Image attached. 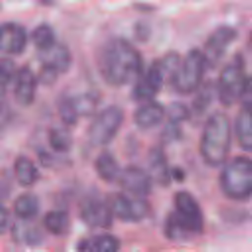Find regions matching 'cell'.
<instances>
[{"label": "cell", "instance_id": "1", "mask_svg": "<svg viewBox=\"0 0 252 252\" xmlns=\"http://www.w3.org/2000/svg\"><path fill=\"white\" fill-rule=\"evenodd\" d=\"M97 67L104 82L118 88L136 82L143 75V58L127 39L111 37L98 51Z\"/></svg>", "mask_w": 252, "mask_h": 252}, {"label": "cell", "instance_id": "2", "mask_svg": "<svg viewBox=\"0 0 252 252\" xmlns=\"http://www.w3.org/2000/svg\"><path fill=\"white\" fill-rule=\"evenodd\" d=\"M175 210L165 219L163 232L167 239L183 241L204 231L205 220L203 211L188 191L181 190L174 195Z\"/></svg>", "mask_w": 252, "mask_h": 252}, {"label": "cell", "instance_id": "3", "mask_svg": "<svg viewBox=\"0 0 252 252\" xmlns=\"http://www.w3.org/2000/svg\"><path fill=\"white\" fill-rule=\"evenodd\" d=\"M231 145V126L227 115L221 111L211 114L203 127L199 151L204 162L212 167L225 163Z\"/></svg>", "mask_w": 252, "mask_h": 252}, {"label": "cell", "instance_id": "4", "mask_svg": "<svg viewBox=\"0 0 252 252\" xmlns=\"http://www.w3.org/2000/svg\"><path fill=\"white\" fill-rule=\"evenodd\" d=\"M222 194L233 201H246L252 197V159L235 157L225 162L219 178Z\"/></svg>", "mask_w": 252, "mask_h": 252}, {"label": "cell", "instance_id": "5", "mask_svg": "<svg viewBox=\"0 0 252 252\" xmlns=\"http://www.w3.org/2000/svg\"><path fill=\"white\" fill-rule=\"evenodd\" d=\"M207 62L203 51L191 49L179 67L170 74L169 83L172 90L182 95L195 93L203 83Z\"/></svg>", "mask_w": 252, "mask_h": 252}, {"label": "cell", "instance_id": "6", "mask_svg": "<svg viewBox=\"0 0 252 252\" xmlns=\"http://www.w3.org/2000/svg\"><path fill=\"white\" fill-rule=\"evenodd\" d=\"M247 76L243 57L235 55L221 69L217 84V97L219 101L229 107L241 99Z\"/></svg>", "mask_w": 252, "mask_h": 252}, {"label": "cell", "instance_id": "7", "mask_svg": "<svg viewBox=\"0 0 252 252\" xmlns=\"http://www.w3.org/2000/svg\"><path fill=\"white\" fill-rule=\"evenodd\" d=\"M124 121L123 109L109 105L99 111L88 128V139L93 146L108 145L118 134Z\"/></svg>", "mask_w": 252, "mask_h": 252}, {"label": "cell", "instance_id": "8", "mask_svg": "<svg viewBox=\"0 0 252 252\" xmlns=\"http://www.w3.org/2000/svg\"><path fill=\"white\" fill-rule=\"evenodd\" d=\"M114 217L124 222H139L150 213V205L142 197L114 193L108 198Z\"/></svg>", "mask_w": 252, "mask_h": 252}, {"label": "cell", "instance_id": "9", "mask_svg": "<svg viewBox=\"0 0 252 252\" xmlns=\"http://www.w3.org/2000/svg\"><path fill=\"white\" fill-rule=\"evenodd\" d=\"M79 216L82 221L92 228H109L113 221V212L108 199L96 195L85 198L80 204Z\"/></svg>", "mask_w": 252, "mask_h": 252}, {"label": "cell", "instance_id": "10", "mask_svg": "<svg viewBox=\"0 0 252 252\" xmlns=\"http://www.w3.org/2000/svg\"><path fill=\"white\" fill-rule=\"evenodd\" d=\"M236 37V30L229 26H220L208 36L203 53L209 68H215L220 62Z\"/></svg>", "mask_w": 252, "mask_h": 252}, {"label": "cell", "instance_id": "11", "mask_svg": "<svg viewBox=\"0 0 252 252\" xmlns=\"http://www.w3.org/2000/svg\"><path fill=\"white\" fill-rule=\"evenodd\" d=\"M164 72L160 61H154L147 72L134 83L131 93L132 98L142 102L152 100L163 86Z\"/></svg>", "mask_w": 252, "mask_h": 252}, {"label": "cell", "instance_id": "12", "mask_svg": "<svg viewBox=\"0 0 252 252\" xmlns=\"http://www.w3.org/2000/svg\"><path fill=\"white\" fill-rule=\"evenodd\" d=\"M118 182L126 193L142 198L151 194L155 183L149 171L137 165L123 168Z\"/></svg>", "mask_w": 252, "mask_h": 252}, {"label": "cell", "instance_id": "13", "mask_svg": "<svg viewBox=\"0 0 252 252\" xmlns=\"http://www.w3.org/2000/svg\"><path fill=\"white\" fill-rule=\"evenodd\" d=\"M37 81L31 68L25 66L18 70L14 80L13 94L19 105L27 107L32 104L35 98Z\"/></svg>", "mask_w": 252, "mask_h": 252}, {"label": "cell", "instance_id": "14", "mask_svg": "<svg viewBox=\"0 0 252 252\" xmlns=\"http://www.w3.org/2000/svg\"><path fill=\"white\" fill-rule=\"evenodd\" d=\"M28 44V33L26 29L16 23H4L1 26L0 47L1 50L10 55L22 54Z\"/></svg>", "mask_w": 252, "mask_h": 252}, {"label": "cell", "instance_id": "15", "mask_svg": "<svg viewBox=\"0 0 252 252\" xmlns=\"http://www.w3.org/2000/svg\"><path fill=\"white\" fill-rule=\"evenodd\" d=\"M148 171L155 183L161 187H168L172 180L171 168L163 150L160 147H154L150 150L147 158Z\"/></svg>", "mask_w": 252, "mask_h": 252}, {"label": "cell", "instance_id": "16", "mask_svg": "<svg viewBox=\"0 0 252 252\" xmlns=\"http://www.w3.org/2000/svg\"><path fill=\"white\" fill-rule=\"evenodd\" d=\"M165 117L164 106L155 100H149L140 105L133 114L135 125L142 130H149L159 125Z\"/></svg>", "mask_w": 252, "mask_h": 252}, {"label": "cell", "instance_id": "17", "mask_svg": "<svg viewBox=\"0 0 252 252\" xmlns=\"http://www.w3.org/2000/svg\"><path fill=\"white\" fill-rule=\"evenodd\" d=\"M78 252H118L120 240L110 233H99L81 239L77 244Z\"/></svg>", "mask_w": 252, "mask_h": 252}, {"label": "cell", "instance_id": "18", "mask_svg": "<svg viewBox=\"0 0 252 252\" xmlns=\"http://www.w3.org/2000/svg\"><path fill=\"white\" fill-rule=\"evenodd\" d=\"M234 133L239 147L247 153H252V108L242 106L236 115Z\"/></svg>", "mask_w": 252, "mask_h": 252}, {"label": "cell", "instance_id": "19", "mask_svg": "<svg viewBox=\"0 0 252 252\" xmlns=\"http://www.w3.org/2000/svg\"><path fill=\"white\" fill-rule=\"evenodd\" d=\"M94 170L97 176L106 183L118 181L122 171L115 157L107 151L100 153L96 157L94 160Z\"/></svg>", "mask_w": 252, "mask_h": 252}, {"label": "cell", "instance_id": "20", "mask_svg": "<svg viewBox=\"0 0 252 252\" xmlns=\"http://www.w3.org/2000/svg\"><path fill=\"white\" fill-rule=\"evenodd\" d=\"M14 173L18 183L24 187H31L39 179L37 166L27 156H19L15 159Z\"/></svg>", "mask_w": 252, "mask_h": 252}, {"label": "cell", "instance_id": "21", "mask_svg": "<svg viewBox=\"0 0 252 252\" xmlns=\"http://www.w3.org/2000/svg\"><path fill=\"white\" fill-rule=\"evenodd\" d=\"M13 209L19 219L24 220H33L39 213V200L37 196L32 193H23L15 199Z\"/></svg>", "mask_w": 252, "mask_h": 252}, {"label": "cell", "instance_id": "22", "mask_svg": "<svg viewBox=\"0 0 252 252\" xmlns=\"http://www.w3.org/2000/svg\"><path fill=\"white\" fill-rule=\"evenodd\" d=\"M45 229L56 236L67 234L71 227L69 214L64 210H51L47 212L42 220Z\"/></svg>", "mask_w": 252, "mask_h": 252}, {"label": "cell", "instance_id": "23", "mask_svg": "<svg viewBox=\"0 0 252 252\" xmlns=\"http://www.w3.org/2000/svg\"><path fill=\"white\" fill-rule=\"evenodd\" d=\"M42 62L53 65L60 74L69 71L72 65V54L69 48L64 44H55L45 52H40Z\"/></svg>", "mask_w": 252, "mask_h": 252}, {"label": "cell", "instance_id": "24", "mask_svg": "<svg viewBox=\"0 0 252 252\" xmlns=\"http://www.w3.org/2000/svg\"><path fill=\"white\" fill-rule=\"evenodd\" d=\"M195 93L192 100V111L196 115H203L217 96V84L213 81L202 83Z\"/></svg>", "mask_w": 252, "mask_h": 252}, {"label": "cell", "instance_id": "25", "mask_svg": "<svg viewBox=\"0 0 252 252\" xmlns=\"http://www.w3.org/2000/svg\"><path fill=\"white\" fill-rule=\"evenodd\" d=\"M48 144L57 154L68 153L73 146L71 132L64 126H55L48 131Z\"/></svg>", "mask_w": 252, "mask_h": 252}, {"label": "cell", "instance_id": "26", "mask_svg": "<svg viewBox=\"0 0 252 252\" xmlns=\"http://www.w3.org/2000/svg\"><path fill=\"white\" fill-rule=\"evenodd\" d=\"M31 38L33 45L40 52H45L56 44L54 31L47 24H40L35 27L32 32Z\"/></svg>", "mask_w": 252, "mask_h": 252}, {"label": "cell", "instance_id": "27", "mask_svg": "<svg viewBox=\"0 0 252 252\" xmlns=\"http://www.w3.org/2000/svg\"><path fill=\"white\" fill-rule=\"evenodd\" d=\"M57 110L61 121L66 126H74L77 124L80 115L77 111L72 95L62 94L57 101Z\"/></svg>", "mask_w": 252, "mask_h": 252}, {"label": "cell", "instance_id": "28", "mask_svg": "<svg viewBox=\"0 0 252 252\" xmlns=\"http://www.w3.org/2000/svg\"><path fill=\"white\" fill-rule=\"evenodd\" d=\"M77 111L81 116H90L94 113L97 106V96L93 93H84L76 95H72Z\"/></svg>", "mask_w": 252, "mask_h": 252}, {"label": "cell", "instance_id": "29", "mask_svg": "<svg viewBox=\"0 0 252 252\" xmlns=\"http://www.w3.org/2000/svg\"><path fill=\"white\" fill-rule=\"evenodd\" d=\"M191 116V110L189 107L180 101H173L165 108V117L167 122L180 124L181 122L187 121Z\"/></svg>", "mask_w": 252, "mask_h": 252}, {"label": "cell", "instance_id": "30", "mask_svg": "<svg viewBox=\"0 0 252 252\" xmlns=\"http://www.w3.org/2000/svg\"><path fill=\"white\" fill-rule=\"evenodd\" d=\"M17 68L15 65V62L8 58L4 57L1 59L0 62V82H1V88L2 92H4V89L11 84L12 81L15 80V77L17 75Z\"/></svg>", "mask_w": 252, "mask_h": 252}, {"label": "cell", "instance_id": "31", "mask_svg": "<svg viewBox=\"0 0 252 252\" xmlns=\"http://www.w3.org/2000/svg\"><path fill=\"white\" fill-rule=\"evenodd\" d=\"M59 74V71L53 65L42 62V65L38 72L37 80L42 86L50 87L56 83Z\"/></svg>", "mask_w": 252, "mask_h": 252}, {"label": "cell", "instance_id": "32", "mask_svg": "<svg viewBox=\"0 0 252 252\" xmlns=\"http://www.w3.org/2000/svg\"><path fill=\"white\" fill-rule=\"evenodd\" d=\"M159 61H160V64H161L163 70L165 72H168L169 74H171L179 67L182 60L180 58V55L177 52L170 51V52L166 53L163 56V58Z\"/></svg>", "mask_w": 252, "mask_h": 252}, {"label": "cell", "instance_id": "33", "mask_svg": "<svg viewBox=\"0 0 252 252\" xmlns=\"http://www.w3.org/2000/svg\"><path fill=\"white\" fill-rule=\"evenodd\" d=\"M181 138V130L179 124L167 122L161 132V140L164 143H171Z\"/></svg>", "mask_w": 252, "mask_h": 252}, {"label": "cell", "instance_id": "34", "mask_svg": "<svg viewBox=\"0 0 252 252\" xmlns=\"http://www.w3.org/2000/svg\"><path fill=\"white\" fill-rule=\"evenodd\" d=\"M133 34L139 42H146L151 37L150 25L144 21H139L134 26Z\"/></svg>", "mask_w": 252, "mask_h": 252}, {"label": "cell", "instance_id": "35", "mask_svg": "<svg viewBox=\"0 0 252 252\" xmlns=\"http://www.w3.org/2000/svg\"><path fill=\"white\" fill-rule=\"evenodd\" d=\"M23 239L25 243L29 246H37L43 239L42 233L36 227H29L25 230L23 234Z\"/></svg>", "mask_w": 252, "mask_h": 252}, {"label": "cell", "instance_id": "36", "mask_svg": "<svg viewBox=\"0 0 252 252\" xmlns=\"http://www.w3.org/2000/svg\"><path fill=\"white\" fill-rule=\"evenodd\" d=\"M240 101L242 103V106L252 108V75L247 77V81Z\"/></svg>", "mask_w": 252, "mask_h": 252}, {"label": "cell", "instance_id": "37", "mask_svg": "<svg viewBox=\"0 0 252 252\" xmlns=\"http://www.w3.org/2000/svg\"><path fill=\"white\" fill-rule=\"evenodd\" d=\"M9 222V213L7 211V209L2 206L1 207V213H0V226H1V233H4L6 228H7V224Z\"/></svg>", "mask_w": 252, "mask_h": 252}, {"label": "cell", "instance_id": "38", "mask_svg": "<svg viewBox=\"0 0 252 252\" xmlns=\"http://www.w3.org/2000/svg\"><path fill=\"white\" fill-rule=\"evenodd\" d=\"M171 174H172V179H174L176 181L180 182L184 179V173L181 168H172Z\"/></svg>", "mask_w": 252, "mask_h": 252}, {"label": "cell", "instance_id": "39", "mask_svg": "<svg viewBox=\"0 0 252 252\" xmlns=\"http://www.w3.org/2000/svg\"><path fill=\"white\" fill-rule=\"evenodd\" d=\"M250 39H251V43H252V32H251V36H250Z\"/></svg>", "mask_w": 252, "mask_h": 252}]
</instances>
